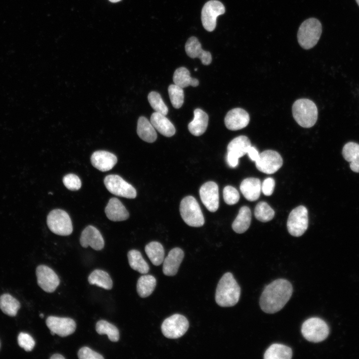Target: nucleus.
Masks as SVG:
<instances>
[{"instance_id":"c03bdc74","label":"nucleus","mask_w":359,"mask_h":359,"mask_svg":"<svg viewBox=\"0 0 359 359\" xmlns=\"http://www.w3.org/2000/svg\"><path fill=\"white\" fill-rule=\"evenodd\" d=\"M275 182L272 178L266 179L261 184V190L263 193L266 195H271L274 191Z\"/></svg>"},{"instance_id":"c756f323","label":"nucleus","mask_w":359,"mask_h":359,"mask_svg":"<svg viewBox=\"0 0 359 359\" xmlns=\"http://www.w3.org/2000/svg\"><path fill=\"white\" fill-rule=\"evenodd\" d=\"M173 81L175 84L182 88L189 86L196 87L199 84L198 79L191 77L189 71L184 67L178 68L175 70Z\"/></svg>"},{"instance_id":"f3484780","label":"nucleus","mask_w":359,"mask_h":359,"mask_svg":"<svg viewBox=\"0 0 359 359\" xmlns=\"http://www.w3.org/2000/svg\"><path fill=\"white\" fill-rule=\"evenodd\" d=\"M81 245L84 248L90 246L96 250L104 246V240L100 231L94 226L88 225L82 231L80 238Z\"/></svg>"},{"instance_id":"b1692460","label":"nucleus","mask_w":359,"mask_h":359,"mask_svg":"<svg viewBox=\"0 0 359 359\" xmlns=\"http://www.w3.org/2000/svg\"><path fill=\"white\" fill-rule=\"evenodd\" d=\"M150 122L159 133L164 136L170 137L176 133L175 126L166 116L158 113H153L150 118Z\"/></svg>"},{"instance_id":"6ab92c4d","label":"nucleus","mask_w":359,"mask_h":359,"mask_svg":"<svg viewBox=\"0 0 359 359\" xmlns=\"http://www.w3.org/2000/svg\"><path fill=\"white\" fill-rule=\"evenodd\" d=\"M185 50L189 57L199 58L203 65H208L211 62L210 53L202 49L200 43L194 36H191L187 39L185 44Z\"/></svg>"},{"instance_id":"2f4dec72","label":"nucleus","mask_w":359,"mask_h":359,"mask_svg":"<svg viewBox=\"0 0 359 359\" xmlns=\"http://www.w3.org/2000/svg\"><path fill=\"white\" fill-rule=\"evenodd\" d=\"M145 252L151 262L156 266L161 264L164 260V249L162 245L157 241H152L147 244Z\"/></svg>"},{"instance_id":"a18cd8bd","label":"nucleus","mask_w":359,"mask_h":359,"mask_svg":"<svg viewBox=\"0 0 359 359\" xmlns=\"http://www.w3.org/2000/svg\"><path fill=\"white\" fill-rule=\"evenodd\" d=\"M247 154L249 158L252 161L255 162L259 157V154L257 149L252 146H250L248 149Z\"/></svg>"},{"instance_id":"de8ad7c7","label":"nucleus","mask_w":359,"mask_h":359,"mask_svg":"<svg viewBox=\"0 0 359 359\" xmlns=\"http://www.w3.org/2000/svg\"><path fill=\"white\" fill-rule=\"evenodd\" d=\"M50 359H64L65 358L61 355L59 354H53L50 358Z\"/></svg>"},{"instance_id":"9b49d317","label":"nucleus","mask_w":359,"mask_h":359,"mask_svg":"<svg viewBox=\"0 0 359 359\" xmlns=\"http://www.w3.org/2000/svg\"><path fill=\"white\" fill-rule=\"evenodd\" d=\"M223 4L217 0H210L203 5L201 13L202 25L208 31H212L216 27V18L224 13Z\"/></svg>"},{"instance_id":"09e8293b","label":"nucleus","mask_w":359,"mask_h":359,"mask_svg":"<svg viewBox=\"0 0 359 359\" xmlns=\"http://www.w3.org/2000/svg\"><path fill=\"white\" fill-rule=\"evenodd\" d=\"M109 0L112 2H117L120 1L121 0Z\"/></svg>"},{"instance_id":"f704fd0d","label":"nucleus","mask_w":359,"mask_h":359,"mask_svg":"<svg viewBox=\"0 0 359 359\" xmlns=\"http://www.w3.org/2000/svg\"><path fill=\"white\" fill-rule=\"evenodd\" d=\"M20 303L10 294H4L0 297V309L5 314L14 317L20 308Z\"/></svg>"},{"instance_id":"79ce46f5","label":"nucleus","mask_w":359,"mask_h":359,"mask_svg":"<svg viewBox=\"0 0 359 359\" xmlns=\"http://www.w3.org/2000/svg\"><path fill=\"white\" fill-rule=\"evenodd\" d=\"M17 342L20 347L26 352L32 351L35 344L34 339L30 335L23 332L19 334Z\"/></svg>"},{"instance_id":"f03ea898","label":"nucleus","mask_w":359,"mask_h":359,"mask_svg":"<svg viewBox=\"0 0 359 359\" xmlns=\"http://www.w3.org/2000/svg\"><path fill=\"white\" fill-rule=\"evenodd\" d=\"M240 295V287L230 272L225 273L220 279L216 289L215 299L221 307L236 305Z\"/></svg>"},{"instance_id":"1a4fd4ad","label":"nucleus","mask_w":359,"mask_h":359,"mask_svg":"<svg viewBox=\"0 0 359 359\" xmlns=\"http://www.w3.org/2000/svg\"><path fill=\"white\" fill-rule=\"evenodd\" d=\"M308 215L307 209L300 205L290 213L287 227L290 234L295 237L302 235L308 228Z\"/></svg>"},{"instance_id":"ea45409f","label":"nucleus","mask_w":359,"mask_h":359,"mask_svg":"<svg viewBox=\"0 0 359 359\" xmlns=\"http://www.w3.org/2000/svg\"><path fill=\"white\" fill-rule=\"evenodd\" d=\"M223 196L225 203L229 205L236 204L239 199L238 190L231 185H227L223 190Z\"/></svg>"},{"instance_id":"2eb2a0df","label":"nucleus","mask_w":359,"mask_h":359,"mask_svg":"<svg viewBox=\"0 0 359 359\" xmlns=\"http://www.w3.org/2000/svg\"><path fill=\"white\" fill-rule=\"evenodd\" d=\"M46 324L48 329L60 337H65L73 334L76 329L75 322L70 318L49 316Z\"/></svg>"},{"instance_id":"423d86ee","label":"nucleus","mask_w":359,"mask_h":359,"mask_svg":"<svg viewBox=\"0 0 359 359\" xmlns=\"http://www.w3.org/2000/svg\"><path fill=\"white\" fill-rule=\"evenodd\" d=\"M301 333L307 341L318 343L325 340L329 334V328L322 319L313 317L306 320L302 324Z\"/></svg>"},{"instance_id":"cd10ccee","label":"nucleus","mask_w":359,"mask_h":359,"mask_svg":"<svg viewBox=\"0 0 359 359\" xmlns=\"http://www.w3.org/2000/svg\"><path fill=\"white\" fill-rule=\"evenodd\" d=\"M251 221V212L250 208L246 206H242L232 223V229L237 233H242L248 229Z\"/></svg>"},{"instance_id":"8fccbe9b","label":"nucleus","mask_w":359,"mask_h":359,"mask_svg":"<svg viewBox=\"0 0 359 359\" xmlns=\"http://www.w3.org/2000/svg\"><path fill=\"white\" fill-rule=\"evenodd\" d=\"M39 317H41V318H43L44 315H43V314L42 313H41V314H40V315H39Z\"/></svg>"},{"instance_id":"0eeeda50","label":"nucleus","mask_w":359,"mask_h":359,"mask_svg":"<svg viewBox=\"0 0 359 359\" xmlns=\"http://www.w3.org/2000/svg\"><path fill=\"white\" fill-rule=\"evenodd\" d=\"M47 225L51 231L59 235H69L73 231L69 214L60 209H53L49 213L47 216Z\"/></svg>"},{"instance_id":"a211bd4d","label":"nucleus","mask_w":359,"mask_h":359,"mask_svg":"<svg viewBox=\"0 0 359 359\" xmlns=\"http://www.w3.org/2000/svg\"><path fill=\"white\" fill-rule=\"evenodd\" d=\"M91 162L94 167L101 172L111 170L117 162V157L109 152L97 151L91 157Z\"/></svg>"},{"instance_id":"393cba45","label":"nucleus","mask_w":359,"mask_h":359,"mask_svg":"<svg viewBox=\"0 0 359 359\" xmlns=\"http://www.w3.org/2000/svg\"><path fill=\"white\" fill-rule=\"evenodd\" d=\"M250 146L251 142L247 137L239 136L229 142L227 147V154L239 159L247 154Z\"/></svg>"},{"instance_id":"4c0bfd02","label":"nucleus","mask_w":359,"mask_h":359,"mask_svg":"<svg viewBox=\"0 0 359 359\" xmlns=\"http://www.w3.org/2000/svg\"><path fill=\"white\" fill-rule=\"evenodd\" d=\"M148 99L152 108L155 112L166 116L168 113V108L164 102L161 95L156 91L151 92Z\"/></svg>"},{"instance_id":"e433bc0d","label":"nucleus","mask_w":359,"mask_h":359,"mask_svg":"<svg viewBox=\"0 0 359 359\" xmlns=\"http://www.w3.org/2000/svg\"><path fill=\"white\" fill-rule=\"evenodd\" d=\"M254 215L258 220L265 222L273 219L275 212L267 203L261 201L255 207Z\"/></svg>"},{"instance_id":"20e7f679","label":"nucleus","mask_w":359,"mask_h":359,"mask_svg":"<svg viewBox=\"0 0 359 359\" xmlns=\"http://www.w3.org/2000/svg\"><path fill=\"white\" fill-rule=\"evenodd\" d=\"M322 31L321 22L316 18H310L305 20L299 27L298 41L300 46L309 49L318 42Z\"/></svg>"},{"instance_id":"3c124183","label":"nucleus","mask_w":359,"mask_h":359,"mask_svg":"<svg viewBox=\"0 0 359 359\" xmlns=\"http://www.w3.org/2000/svg\"><path fill=\"white\" fill-rule=\"evenodd\" d=\"M356 0L359 6V0Z\"/></svg>"},{"instance_id":"412c9836","label":"nucleus","mask_w":359,"mask_h":359,"mask_svg":"<svg viewBox=\"0 0 359 359\" xmlns=\"http://www.w3.org/2000/svg\"><path fill=\"white\" fill-rule=\"evenodd\" d=\"M107 218L111 221H121L127 219L129 213L122 203L117 198H110L105 208Z\"/></svg>"},{"instance_id":"9d476101","label":"nucleus","mask_w":359,"mask_h":359,"mask_svg":"<svg viewBox=\"0 0 359 359\" xmlns=\"http://www.w3.org/2000/svg\"><path fill=\"white\" fill-rule=\"evenodd\" d=\"M104 183L108 190L114 195L127 198H134L137 196L135 188L118 175L107 176Z\"/></svg>"},{"instance_id":"7c9ffc66","label":"nucleus","mask_w":359,"mask_h":359,"mask_svg":"<svg viewBox=\"0 0 359 359\" xmlns=\"http://www.w3.org/2000/svg\"><path fill=\"white\" fill-rule=\"evenodd\" d=\"M88 280L90 284L95 285L106 290H110L113 287V281L106 272L96 269L89 275Z\"/></svg>"},{"instance_id":"aec40b11","label":"nucleus","mask_w":359,"mask_h":359,"mask_svg":"<svg viewBox=\"0 0 359 359\" xmlns=\"http://www.w3.org/2000/svg\"><path fill=\"white\" fill-rule=\"evenodd\" d=\"M184 257V253L180 248L176 247L169 252L163 261V271L167 276H174L178 271Z\"/></svg>"},{"instance_id":"f257e3e1","label":"nucleus","mask_w":359,"mask_h":359,"mask_svg":"<svg viewBox=\"0 0 359 359\" xmlns=\"http://www.w3.org/2000/svg\"><path fill=\"white\" fill-rule=\"evenodd\" d=\"M293 292L291 283L284 279H276L263 290L259 304L263 311L273 314L281 310L290 299Z\"/></svg>"},{"instance_id":"c9c22d12","label":"nucleus","mask_w":359,"mask_h":359,"mask_svg":"<svg viewBox=\"0 0 359 359\" xmlns=\"http://www.w3.org/2000/svg\"><path fill=\"white\" fill-rule=\"evenodd\" d=\"M96 331L100 335H107L109 339L114 342L119 340V332L114 325L105 320H100L96 324Z\"/></svg>"},{"instance_id":"f8f14e48","label":"nucleus","mask_w":359,"mask_h":359,"mask_svg":"<svg viewBox=\"0 0 359 359\" xmlns=\"http://www.w3.org/2000/svg\"><path fill=\"white\" fill-rule=\"evenodd\" d=\"M255 162L259 171L266 174H272L282 167L283 159L277 152L268 150L259 154Z\"/></svg>"},{"instance_id":"37998d69","label":"nucleus","mask_w":359,"mask_h":359,"mask_svg":"<svg viewBox=\"0 0 359 359\" xmlns=\"http://www.w3.org/2000/svg\"><path fill=\"white\" fill-rule=\"evenodd\" d=\"M78 357L80 359H103L104 357L99 353L93 351L87 347L80 349L78 352Z\"/></svg>"},{"instance_id":"4be33fe9","label":"nucleus","mask_w":359,"mask_h":359,"mask_svg":"<svg viewBox=\"0 0 359 359\" xmlns=\"http://www.w3.org/2000/svg\"><path fill=\"white\" fill-rule=\"evenodd\" d=\"M240 190L246 199L251 201H255L259 198L260 195L261 181L257 178H246L241 182Z\"/></svg>"},{"instance_id":"bb28decb","label":"nucleus","mask_w":359,"mask_h":359,"mask_svg":"<svg viewBox=\"0 0 359 359\" xmlns=\"http://www.w3.org/2000/svg\"><path fill=\"white\" fill-rule=\"evenodd\" d=\"M343 156L350 163L351 169L359 173V145L355 142H349L343 149Z\"/></svg>"},{"instance_id":"dca6fc26","label":"nucleus","mask_w":359,"mask_h":359,"mask_svg":"<svg viewBox=\"0 0 359 359\" xmlns=\"http://www.w3.org/2000/svg\"><path fill=\"white\" fill-rule=\"evenodd\" d=\"M249 120V114L245 110L236 108L227 112L224 118V123L228 129L236 131L246 127Z\"/></svg>"},{"instance_id":"58836bf2","label":"nucleus","mask_w":359,"mask_h":359,"mask_svg":"<svg viewBox=\"0 0 359 359\" xmlns=\"http://www.w3.org/2000/svg\"><path fill=\"white\" fill-rule=\"evenodd\" d=\"M168 92L173 106L176 109L180 108L184 102L183 88L176 84H171L169 86Z\"/></svg>"},{"instance_id":"ddd939ff","label":"nucleus","mask_w":359,"mask_h":359,"mask_svg":"<svg viewBox=\"0 0 359 359\" xmlns=\"http://www.w3.org/2000/svg\"><path fill=\"white\" fill-rule=\"evenodd\" d=\"M37 284L44 291L53 292L58 286L60 280L57 275L50 267L40 265L36 269Z\"/></svg>"},{"instance_id":"7ed1b4c3","label":"nucleus","mask_w":359,"mask_h":359,"mask_svg":"<svg viewBox=\"0 0 359 359\" xmlns=\"http://www.w3.org/2000/svg\"><path fill=\"white\" fill-rule=\"evenodd\" d=\"M292 114L296 122L304 128L313 126L318 119L317 106L312 101L308 99L296 100L292 106Z\"/></svg>"},{"instance_id":"5701e85b","label":"nucleus","mask_w":359,"mask_h":359,"mask_svg":"<svg viewBox=\"0 0 359 359\" xmlns=\"http://www.w3.org/2000/svg\"><path fill=\"white\" fill-rule=\"evenodd\" d=\"M194 118L188 124V129L195 136L202 135L206 131L208 122V116L203 110L197 108L194 110Z\"/></svg>"},{"instance_id":"72a5a7b5","label":"nucleus","mask_w":359,"mask_h":359,"mask_svg":"<svg viewBox=\"0 0 359 359\" xmlns=\"http://www.w3.org/2000/svg\"><path fill=\"white\" fill-rule=\"evenodd\" d=\"M129 265L132 269L141 274H146L149 271V266L143 258L140 251L133 249L128 253Z\"/></svg>"},{"instance_id":"c85d7f7f","label":"nucleus","mask_w":359,"mask_h":359,"mask_svg":"<svg viewBox=\"0 0 359 359\" xmlns=\"http://www.w3.org/2000/svg\"><path fill=\"white\" fill-rule=\"evenodd\" d=\"M292 357V349L281 344H272L265 351V359H290Z\"/></svg>"},{"instance_id":"6e6552de","label":"nucleus","mask_w":359,"mask_h":359,"mask_svg":"<svg viewBox=\"0 0 359 359\" xmlns=\"http://www.w3.org/2000/svg\"><path fill=\"white\" fill-rule=\"evenodd\" d=\"M189 327L187 319L180 314H174L165 319L161 326L163 334L169 339H175L182 336Z\"/></svg>"},{"instance_id":"39448f33","label":"nucleus","mask_w":359,"mask_h":359,"mask_svg":"<svg viewBox=\"0 0 359 359\" xmlns=\"http://www.w3.org/2000/svg\"><path fill=\"white\" fill-rule=\"evenodd\" d=\"M180 211L183 220L192 227H200L204 223L203 215L196 199L187 196L181 201Z\"/></svg>"},{"instance_id":"473e14b6","label":"nucleus","mask_w":359,"mask_h":359,"mask_svg":"<svg viewBox=\"0 0 359 359\" xmlns=\"http://www.w3.org/2000/svg\"><path fill=\"white\" fill-rule=\"evenodd\" d=\"M156 286V279L152 275H145L141 276L137 284V290L142 298L149 296L154 291Z\"/></svg>"},{"instance_id":"603ef678","label":"nucleus","mask_w":359,"mask_h":359,"mask_svg":"<svg viewBox=\"0 0 359 359\" xmlns=\"http://www.w3.org/2000/svg\"><path fill=\"white\" fill-rule=\"evenodd\" d=\"M194 70H195V71H196V70H197V69H196H196H194Z\"/></svg>"},{"instance_id":"49530a36","label":"nucleus","mask_w":359,"mask_h":359,"mask_svg":"<svg viewBox=\"0 0 359 359\" xmlns=\"http://www.w3.org/2000/svg\"><path fill=\"white\" fill-rule=\"evenodd\" d=\"M226 159L228 165L231 168H235L238 164L239 159L230 154H227Z\"/></svg>"},{"instance_id":"4468645a","label":"nucleus","mask_w":359,"mask_h":359,"mask_svg":"<svg viewBox=\"0 0 359 359\" xmlns=\"http://www.w3.org/2000/svg\"><path fill=\"white\" fill-rule=\"evenodd\" d=\"M199 195L202 203L210 212L216 211L219 206V193L217 184L214 181L204 183L199 189Z\"/></svg>"},{"instance_id":"a19ab883","label":"nucleus","mask_w":359,"mask_h":359,"mask_svg":"<svg viewBox=\"0 0 359 359\" xmlns=\"http://www.w3.org/2000/svg\"><path fill=\"white\" fill-rule=\"evenodd\" d=\"M63 183L69 190L75 191L79 189L81 186V181L79 178L73 174L65 175L63 178Z\"/></svg>"},{"instance_id":"a878e982","label":"nucleus","mask_w":359,"mask_h":359,"mask_svg":"<svg viewBox=\"0 0 359 359\" xmlns=\"http://www.w3.org/2000/svg\"><path fill=\"white\" fill-rule=\"evenodd\" d=\"M137 132L142 140L148 143L154 142L157 138L155 128L144 116L139 117L138 120Z\"/></svg>"}]
</instances>
